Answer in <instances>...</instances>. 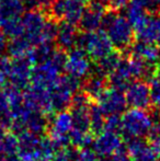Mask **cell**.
<instances>
[{"label": "cell", "mask_w": 160, "mask_h": 161, "mask_svg": "<svg viewBox=\"0 0 160 161\" xmlns=\"http://www.w3.org/2000/svg\"><path fill=\"white\" fill-rule=\"evenodd\" d=\"M150 145H152V149L155 150V153H157V156L160 158V134L156 135L154 137H150Z\"/></svg>", "instance_id": "cell-35"}, {"label": "cell", "mask_w": 160, "mask_h": 161, "mask_svg": "<svg viewBox=\"0 0 160 161\" xmlns=\"http://www.w3.org/2000/svg\"><path fill=\"white\" fill-rule=\"evenodd\" d=\"M152 127V113L145 108H132L121 116V135L126 139L147 137Z\"/></svg>", "instance_id": "cell-3"}, {"label": "cell", "mask_w": 160, "mask_h": 161, "mask_svg": "<svg viewBox=\"0 0 160 161\" xmlns=\"http://www.w3.org/2000/svg\"><path fill=\"white\" fill-rule=\"evenodd\" d=\"M101 28L107 33L114 48L119 51H126L134 42V29L127 18L120 12L105 13Z\"/></svg>", "instance_id": "cell-1"}, {"label": "cell", "mask_w": 160, "mask_h": 161, "mask_svg": "<svg viewBox=\"0 0 160 161\" xmlns=\"http://www.w3.org/2000/svg\"><path fill=\"white\" fill-rule=\"evenodd\" d=\"M53 0H23L25 8L28 9H47Z\"/></svg>", "instance_id": "cell-31"}, {"label": "cell", "mask_w": 160, "mask_h": 161, "mask_svg": "<svg viewBox=\"0 0 160 161\" xmlns=\"http://www.w3.org/2000/svg\"><path fill=\"white\" fill-rule=\"evenodd\" d=\"M154 77L160 79V59L157 62V64L155 65V70H154Z\"/></svg>", "instance_id": "cell-36"}, {"label": "cell", "mask_w": 160, "mask_h": 161, "mask_svg": "<svg viewBox=\"0 0 160 161\" xmlns=\"http://www.w3.org/2000/svg\"><path fill=\"white\" fill-rule=\"evenodd\" d=\"M77 46L86 52L92 62H98L114 49L107 33L101 29L79 34Z\"/></svg>", "instance_id": "cell-4"}, {"label": "cell", "mask_w": 160, "mask_h": 161, "mask_svg": "<svg viewBox=\"0 0 160 161\" xmlns=\"http://www.w3.org/2000/svg\"><path fill=\"white\" fill-rule=\"evenodd\" d=\"M130 56L135 57L147 65L155 66L160 59V47L152 43L137 41L128 47Z\"/></svg>", "instance_id": "cell-15"}, {"label": "cell", "mask_w": 160, "mask_h": 161, "mask_svg": "<svg viewBox=\"0 0 160 161\" xmlns=\"http://www.w3.org/2000/svg\"><path fill=\"white\" fill-rule=\"evenodd\" d=\"M25 11L23 0H0V28L6 22L20 18Z\"/></svg>", "instance_id": "cell-19"}, {"label": "cell", "mask_w": 160, "mask_h": 161, "mask_svg": "<svg viewBox=\"0 0 160 161\" xmlns=\"http://www.w3.org/2000/svg\"><path fill=\"white\" fill-rule=\"evenodd\" d=\"M92 60L80 47L75 46L66 54L64 70L67 75L81 80L86 78L92 71Z\"/></svg>", "instance_id": "cell-8"}, {"label": "cell", "mask_w": 160, "mask_h": 161, "mask_svg": "<svg viewBox=\"0 0 160 161\" xmlns=\"http://www.w3.org/2000/svg\"><path fill=\"white\" fill-rule=\"evenodd\" d=\"M89 119H90V131L92 135H98L104 130L105 115L98 108V105H90L89 108Z\"/></svg>", "instance_id": "cell-22"}, {"label": "cell", "mask_w": 160, "mask_h": 161, "mask_svg": "<svg viewBox=\"0 0 160 161\" xmlns=\"http://www.w3.org/2000/svg\"><path fill=\"white\" fill-rule=\"evenodd\" d=\"M100 4H102L103 7H105L107 9H109V3H110V0H97Z\"/></svg>", "instance_id": "cell-37"}, {"label": "cell", "mask_w": 160, "mask_h": 161, "mask_svg": "<svg viewBox=\"0 0 160 161\" xmlns=\"http://www.w3.org/2000/svg\"><path fill=\"white\" fill-rule=\"evenodd\" d=\"M18 147H19V142H18V136L14 135L13 133H8L0 142V149L4 156L10 155H17Z\"/></svg>", "instance_id": "cell-23"}, {"label": "cell", "mask_w": 160, "mask_h": 161, "mask_svg": "<svg viewBox=\"0 0 160 161\" xmlns=\"http://www.w3.org/2000/svg\"><path fill=\"white\" fill-rule=\"evenodd\" d=\"M107 10L108 9L99 3L97 0H90L78 22L80 30L83 32H90L101 29Z\"/></svg>", "instance_id": "cell-12"}, {"label": "cell", "mask_w": 160, "mask_h": 161, "mask_svg": "<svg viewBox=\"0 0 160 161\" xmlns=\"http://www.w3.org/2000/svg\"><path fill=\"white\" fill-rule=\"evenodd\" d=\"M73 161H100V158L92 149H90L89 147H85V148L76 149Z\"/></svg>", "instance_id": "cell-27"}, {"label": "cell", "mask_w": 160, "mask_h": 161, "mask_svg": "<svg viewBox=\"0 0 160 161\" xmlns=\"http://www.w3.org/2000/svg\"><path fill=\"white\" fill-rule=\"evenodd\" d=\"M0 30L6 34L7 37H9V38L17 37V36L22 35V33H23V26H22V23H21V17L15 18V19H12V20H10V21L6 22V23L0 28Z\"/></svg>", "instance_id": "cell-25"}, {"label": "cell", "mask_w": 160, "mask_h": 161, "mask_svg": "<svg viewBox=\"0 0 160 161\" xmlns=\"http://www.w3.org/2000/svg\"><path fill=\"white\" fill-rule=\"evenodd\" d=\"M97 105L105 116L109 115H121L126 110L125 96L123 90L118 88H108L97 97Z\"/></svg>", "instance_id": "cell-9"}, {"label": "cell", "mask_w": 160, "mask_h": 161, "mask_svg": "<svg viewBox=\"0 0 160 161\" xmlns=\"http://www.w3.org/2000/svg\"><path fill=\"white\" fill-rule=\"evenodd\" d=\"M104 130L115 131L121 134V117L120 115H109L105 116Z\"/></svg>", "instance_id": "cell-30"}, {"label": "cell", "mask_w": 160, "mask_h": 161, "mask_svg": "<svg viewBox=\"0 0 160 161\" xmlns=\"http://www.w3.org/2000/svg\"><path fill=\"white\" fill-rule=\"evenodd\" d=\"M73 128V119L70 112L68 110L56 112L51 121H48V126L46 130L48 131L49 139L53 142L56 148H64L70 145L69 133Z\"/></svg>", "instance_id": "cell-6"}, {"label": "cell", "mask_w": 160, "mask_h": 161, "mask_svg": "<svg viewBox=\"0 0 160 161\" xmlns=\"http://www.w3.org/2000/svg\"><path fill=\"white\" fill-rule=\"evenodd\" d=\"M7 48H8V37L0 30V59L6 56Z\"/></svg>", "instance_id": "cell-34"}, {"label": "cell", "mask_w": 160, "mask_h": 161, "mask_svg": "<svg viewBox=\"0 0 160 161\" xmlns=\"http://www.w3.org/2000/svg\"><path fill=\"white\" fill-rule=\"evenodd\" d=\"M130 2V0H110L109 9L115 12H120L127 7V4Z\"/></svg>", "instance_id": "cell-33"}, {"label": "cell", "mask_w": 160, "mask_h": 161, "mask_svg": "<svg viewBox=\"0 0 160 161\" xmlns=\"http://www.w3.org/2000/svg\"><path fill=\"white\" fill-rule=\"evenodd\" d=\"M4 83H6V78H4V75L2 74V71L0 70V87H2Z\"/></svg>", "instance_id": "cell-38"}, {"label": "cell", "mask_w": 160, "mask_h": 161, "mask_svg": "<svg viewBox=\"0 0 160 161\" xmlns=\"http://www.w3.org/2000/svg\"><path fill=\"white\" fill-rule=\"evenodd\" d=\"M79 37L77 24L70 22L60 21L58 22L57 34H56L55 42L58 48L62 51L68 52L75 46H77V41Z\"/></svg>", "instance_id": "cell-16"}, {"label": "cell", "mask_w": 160, "mask_h": 161, "mask_svg": "<svg viewBox=\"0 0 160 161\" xmlns=\"http://www.w3.org/2000/svg\"><path fill=\"white\" fill-rule=\"evenodd\" d=\"M150 87V100H152V105H154L157 110L160 111V79L152 78Z\"/></svg>", "instance_id": "cell-28"}, {"label": "cell", "mask_w": 160, "mask_h": 161, "mask_svg": "<svg viewBox=\"0 0 160 161\" xmlns=\"http://www.w3.org/2000/svg\"><path fill=\"white\" fill-rule=\"evenodd\" d=\"M87 6V0H53L48 6L49 18L57 22L78 24Z\"/></svg>", "instance_id": "cell-5"}, {"label": "cell", "mask_w": 160, "mask_h": 161, "mask_svg": "<svg viewBox=\"0 0 160 161\" xmlns=\"http://www.w3.org/2000/svg\"><path fill=\"white\" fill-rule=\"evenodd\" d=\"M122 58H123V56L121 55L120 52H115L113 49L111 53H109L108 55H105L104 57H102L100 60L97 62L96 68L108 77V75L111 74L115 69V67L119 65Z\"/></svg>", "instance_id": "cell-21"}, {"label": "cell", "mask_w": 160, "mask_h": 161, "mask_svg": "<svg viewBox=\"0 0 160 161\" xmlns=\"http://www.w3.org/2000/svg\"><path fill=\"white\" fill-rule=\"evenodd\" d=\"M47 14L41 9H29L21 15V23L23 26V36L32 46L43 43V29L46 23ZM21 36V35H20Z\"/></svg>", "instance_id": "cell-7"}, {"label": "cell", "mask_w": 160, "mask_h": 161, "mask_svg": "<svg viewBox=\"0 0 160 161\" xmlns=\"http://www.w3.org/2000/svg\"><path fill=\"white\" fill-rule=\"evenodd\" d=\"M100 161H130V157H128L127 153L124 148L120 149L116 153H112V155L108 156L105 158H102V160Z\"/></svg>", "instance_id": "cell-32"}, {"label": "cell", "mask_w": 160, "mask_h": 161, "mask_svg": "<svg viewBox=\"0 0 160 161\" xmlns=\"http://www.w3.org/2000/svg\"><path fill=\"white\" fill-rule=\"evenodd\" d=\"M32 47L33 46L29 43V41L25 40L22 35L17 36L8 41L7 53H9L10 57H22V56L28 55Z\"/></svg>", "instance_id": "cell-20"}, {"label": "cell", "mask_w": 160, "mask_h": 161, "mask_svg": "<svg viewBox=\"0 0 160 161\" xmlns=\"http://www.w3.org/2000/svg\"><path fill=\"white\" fill-rule=\"evenodd\" d=\"M135 2L148 13H160V0H130Z\"/></svg>", "instance_id": "cell-29"}, {"label": "cell", "mask_w": 160, "mask_h": 161, "mask_svg": "<svg viewBox=\"0 0 160 161\" xmlns=\"http://www.w3.org/2000/svg\"><path fill=\"white\" fill-rule=\"evenodd\" d=\"M124 96L127 105L130 108H145L152 106L150 100V87L146 80L137 79L133 80L124 89Z\"/></svg>", "instance_id": "cell-10"}, {"label": "cell", "mask_w": 160, "mask_h": 161, "mask_svg": "<svg viewBox=\"0 0 160 161\" xmlns=\"http://www.w3.org/2000/svg\"><path fill=\"white\" fill-rule=\"evenodd\" d=\"M75 147H64V148L56 149L52 155H49L48 157L44 158L42 161H73L74 156L76 153Z\"/></svg>", "instance_id": "cell-26"}, {"label": "cell", "mask_w": 160, "mask_h": 161, "mask_svg": "<svg viewBox=\"0 0 160 161\" xmlns=\"http://www.w3.org/2000/svg\"><path fill=\"white\" fill-rule=\"evenodd\" d=\"M71 119H73V130L79 131L83 134H89L90 131V119H89V108L90 104L86 105H70Z\"/></svg>", "instance_id": "cell-18"}, {"label": "cell", "mask_w": 160, "mask_h": 161, "mask_svg": "<svg viewBox=\"0 0 160 161\" xmlns=\"http://www.w3.org/2000/svg\"><path fill=\"white\" fill-rule=\"evenodd\" d=\"M108 86V77L97 68H93L92 71L86 77V80L81 87L83 88V92L91 100H96L100 96Z\"/></svg>", "instance_id": "cell-17"}, {"label": "cell", "mask_w": 160, "mask_h": 161, "mask_svg": "<svg viewBox=\"0 0 160 161\" xmlns=\"http://www.w3.org/2000/svg\"><path fill=\"white\" fill-rule=\"evenodd\" d=\"M125 150L130 161H160L152 145L144 140V138L127 139Z\"/></svg>", "instance_id": "cell-13"}, {"label": "cell", "mask_w": 160, "mask_h": 161, "mask_svg": "<svg viewBox=\"0 0 160 161\" xmlns=\"http://www.w3.org/2000/svg\"><path fill=\"white\" fill-rule=\"evenodd\" d=\"M134 32L139 41L152 43L160 47V14L148 13L145 21Z\"/></svg>", "instance_id": "cell-14"}, {"label": "cell", "mask_w": 160, "mask_h": 161, "mask_svg": "<svg viewBox=\"0 0 160 161\" xmlns=\"http://www.w3.org/2000/svg\"><path fill=\"white\" fill-rule=\"evenodd\" d=\"M33 64L28 56L22 57H2L0 59V70L4 75L8 83L20 90L29 87L32 76Z\"/></svg>", "instance_id": "cell-2"}, {"label": "cell", "mask_w": 160, "mask_h": 161, "mask_svg": "<svg viewBox=\"0 0 160 161\" xmlns=\"http://www.w3.org/2000/svg\"><path fill=\"white\" fill-rule=\"evenodd\" d=\"M11 121H12V116H11L10 106H9L8 100L4 94L3 88L0 87V126L9 128Z\"/></svg>", "instance_id": "cell-24"}, {"label": "cell", "mask_w": 160, "mask_h": 161, "mask_svg": "<svg viewBox=\"0 0 160 161\" xmlns=\"http://www.w3.org/2000/svg\"><path fill=\"white\" fill-rule=\"evenodd\" d=\"M92 150L99 158H105L123 148V140L120 133L102 130L92 140Z\"/></svg>", "instance_id": "cell-11"}]
</instances>
